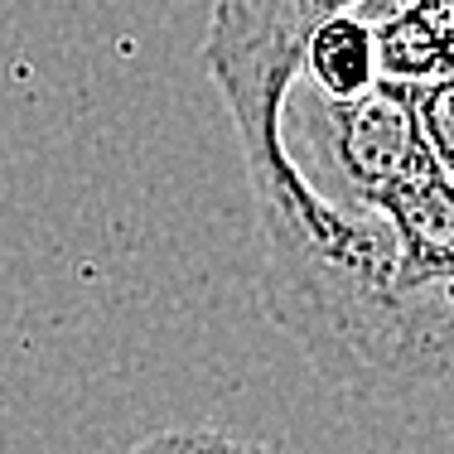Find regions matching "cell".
<instances>
[{
    "mask_svg": "<svg viewBox=\"0 0 454 454\" xmlns=\"http://www.w3.org/2000/svg\"><path fill=\"white\" fill-rule=\"evenodd\" d=\"M396 5H406V0H363V5H358V15H367V20H382V15H392Z\"/></svg>",
    "mask_w": 454,
    "mask_h": 454,
    "instance_id": "7",
    "label": "cell"
},
{
    "mask_svg": "<svg viewBox=\"0 0 454 454\" xmlns=\"http://www.w3.org/2000/svg\"><path fill=\"white\" fill-rule=\"evenodd\" d=\"M121 454H280V445H266V440H247L232 435V430H165V435L136 440L131 450Z\"/></svg>",
    "mask_w": 454,
    "mask_h": 454,
    "instance_id": "5",
    "label": "cell"
},
{
    "mask_svg": "<svg viewBox=\"0 0 454 454\" xmlns=\"http://www.w3.org/2000/svg\"><path fill=\"white\" fill-rule=\"evenodd\" d=\"M377 25L382 78L440 82L454 78V0H406Z\"/></svg>",
    "mask_w": 454,
    "mask_h": 454,
    "instance_id": "3",
    "label": "cell"
},
{
    "mask_svg": "<svg viewBox=\"0 0 454 454\" xmlns=\"http://www.w3.org/2000/svg\"><path fill=\"white\" fill-rule=\"evenodd\" d=\"M363 0H213L203 68L232 116L247 165L280 150V106L300 78L305 39Z\"/></svg>",
    "mask_w": 454,
    "mask_h": 454,
    "instance_id": "2",
    "label": "cell"
},
{
    "mask_svg": "<svg viewBox=\"0 0 454 454\" xmlns=\"http://www.w3.org/2000/svg\"><path fill=\"white\" fill-rule=\"evenodd\" d=\"M382 78L377 63V25L358 10L324 20L315 35L305 39L300 59V82L319 97H358Z\"/></svg>",
    "mask_w": 454,
    "mask_h": 454,
    "instance_id": "4",
    "label": "cell"
},
{
    "mask_svg": "<svg viewBox=\"0 0 454 454\" xmlns=\"http://www.w3.org/2000/svg\"><path fill=\"white\" fill-rule=\"evenodd\" d=\"M416 112H420V131H426L430 155L454 184V78L416 82Z\"/></svg>",
    "mask_w": 454,
    "mask_h": 454,
    "instance_id": "6",
    "label": "cell"
},
{
    "mask_svg": "<svg viewBox=\"0 0 454 454\" xmlns=\"http://www.w3.org/2000/svg\"><path fill=\"white\" fill-rule=\"evenodd\" d=\"M247 179L266 309L319 377L367 396L454 382V276L426 271L372 203L319 193L286 145Z\"/></svg>",
    "mask_w": 454,
    "mask_h": 454,
    "instance_id": "1",
    "label": "cell"
}]
</instances>
